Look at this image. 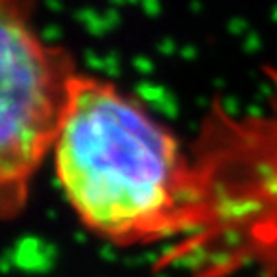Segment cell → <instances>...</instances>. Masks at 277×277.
I'll return each mask as SVG.
<instances>
[{
  "instance_id": "cell-1",
  "label": "cell",
  "mask_w": 277,
  "mask_h": 277,
  "mask_svg": "<svg viewBox=\"0 0 277 277\" xmlns=\"http://www.w3.org/2000/svg\"><path fill=\"white\" fill-rule=\"evenodd\" d=\"M50 156L64 199L95 237L121 248H162L175 237L189 150L116 83L79 71Z\"/></svg>"
},
{
  "instance_id": "cell-3",
  "label": "cell",
  "mask_w": 277,
  "mask_h": 277,
  "mask_svg": "<svg viewBox=\"0 0 277 277\" xmlns=\"http://www.w3.org/2000/svg\"><path fill=\"white\" fill-rule=\"evenodd\" d=\"M35 0H0V214H23L31 185L52 152L79 69L68 48L35 27Z\"/></svg>"
},
{
  "instance_id": "cell-2",
  "label": "cell",
  "mask_w": 277,
  "mask_h": 277,
  "mask_svg": "<svg viewBox=\"0 0 277 277\" xmlns=\"http://www.w3.org/2000/svg\"><path fill=\"white\" fill-rule=\"evenodd\" d=\"M179 231L154 269L173 277H277V79L262 104L214 108L189 148Z\"/></svg>"
}]
</instances>
